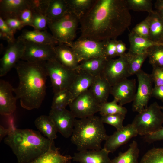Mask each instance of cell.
<instances>
[{
    "label": "cell",
    "instance_id": "1",
    "mask_svg": "<svg viewBox=\"0 0 163 163\" xmlns=\"http://www.w3.org/2000/svg\"><path fill=\"white\" fill-rule=\"evenodd\" d=\"M125 0H95L80 19L79 38L99 41L116 40L130 26Z\"/></svg>",
    "mask_w": 163,
    "mask_h": 163
},
{
    "label": "cell",
    "instance_id": "2",
    "mask_svg": "<svg viewBox=\"0 0 163 163\" xmlns=\"http://www.w3.org/2000/svg\"><path fill=\"white\" fill-rule=\"evenodd\" d=\"M46 62H30L19 60L14 68L19 83L13 88L17 100L21 107L28 110L40 107L46 94V85L48 76Z\"/></svg>",
    "mask_w": 163,
    "mask_h": 163
},
{
    "label": "cell",
    "instance_id": "3",
    "mask_svg": "<svg viewBox=\"0 0 163 163\" xmlns=\"http://www.w3.org/2000/svg\"><path fill=\"white\" fill-rule=\"evenodd\" d=\"M11 124V132L4 139V142L11 149L18 163H29L56 147L54 140L44 137L39 132L18 129L14 122Z\"/></svg>",
    "mask_w": 163,
    "mask_h": 163
},
{
    "label": "cell",
    "instance_id": "4",
    "mask_svg": "<svg viewBox=\"0 0 163 163\" xmlns=\"http://www.w3.org/2000/svg\"><path fill=\"white\" fill-rule=\"evenodd\" d=\"M108 136L100 117L94 115L76 119L71 141L78 152L99 150Z\"/></svg>",
    "mask_w": 163,
    "mask_h": 163
},
{
    "label": "cell",
    "instance_id": "5",
    "mask_svg": "<svg viewBox=\"0 0 163 163\" xmlns=\"http://www.w3.org/2000/svg\"><path fill=\"white\" fill-rule=\"evenodd\" d=\"M131 124L138 134L143 136L154 133L163 127V113L160 106L154 102L135 117Z\"/></svg>",
    "mask_w": 163,
    "mask_h": 163
},
{
    "label": "cell",
    "instance_id": "6",
    "mask_svg": "<svg viewBox=\"0 0 163 163\" xmlns=\"http://www.w3.org/2000/svg\"><path fill=\"white\" fill-rule=\"evenodd\" d=\"M79 23L78 17L69 10L60 18L48 23V26L59 44L69 46L76 37Z\"/></svg>",
    "mask_w": 163,
    "mask_h": 163
},
{
    "label": "cell",
    "instance_id": "7",
    "mask_svg": "<svg viewBox=\"0 0 163 163\" xmlns=\"http://www.w3.org/2000/svg\"><path fill=\"white\" fill-rule=\"evenodd\" d=\"M45 67L54 94L69 90L78 73L77 70L67 68L56 59L46 62Z\"/></svg>",
    "mask_w": 163,
    "mask_h": 163
},
{
    "label": "cell",
    "instance_id": "8",
    "mask_svg": "<svg viewBox=\"0 0 163 163\" xmlns=\"http://www.w3.org/2000/svg\"><path fill=\"white\" fill-rule=\"evenodd\" d=\"M69 106L76 118L82 119L99 112L100 104L88 89L74 99Z\"/></svg>",
    "mask_w": 163,
    "mask_h": 163
},
{
    "label": "cell",
    "instance_id": "9",
    "mask_svg": "<svg viewBox=\"0 0 163 163\" xmlns=\"http://www.w3.org/2000/svg\"><path fill=\"white\" fill-rule=\"evenodd\" d=\"M136 75L138 86L132 105L133 111L140 113L148 107L149 101L152 97L153 83L151 74L141 69Z\"/></svg>",
    "mask_w": 163,
    "mask_h": 163
},
{
    "label": "cell",
    "instance_id": "10",
    "mask_svg": "<svg viewBox=\"0 0 163 163\" xmlns=\"http://www.w3.org/2000/svg\"><path fill=\"white\" fill-rule=\"evenodd\" d=\"M69 46L75 51L80 62L93 58H107L104 50V41L79 37Z\"/></svg>",
    "mask_w": 163,
    "mask_h": 163
},
{
    "label": "cell",
    "instance_id": "11",
    "mask_svg": "<svg viewBox=\"0 0 163 163\" xmlns=\"http://www.w3.org/2000/svg\"><path fill=\"white\" fill-rule=\"evenodd\" d=\"M101 75L111 86L130 76L126 53L116 59H107Z\"/></svg>",
    "mask_w": 163,
    "mask_h": 163
},
{
    "label": "cell",
    "instance_id": "12",
    "mask_svg": "<svg viewBox=\"0 0 163 163\" xmlns=\"http://www.w3.org/2000/svg\"><path fill=\"white\" fill-rule=\"evenodd\" d=\"M25 41V46L21 60L36 62L56 59L54 49L55 46Z\"/></svg>",
    "mask_w": 163,
    "mask_h": 163
},
{
    "label": "cell",
    "instance_id": "13",
    "mask_svg": "<svg viewBox=\"0 0 163 163\" xmlns=\"http://www.w3.org/2000/svg\"><path fill=\"white\" fill-rule=\"evenodd\" d=\"M25 46V41L18 37L8 43L0 60V76L6 75L21 59Z\"/></svg>",
    "mask_w": 163,
    "mask_h": 163
},
{
    "label": "cell",
    "instance_id": "14",
    "mask_svg": "<svg viewBox=\"0 0 163 163\" xmlns=\"http://www.w3.org/2000/svg\"><path fill=\"white\" fill-rule=\"evenodd\" d=\"M49 116L58 132L65 138L71 137L76 119L70 110L66 108L51 109Z\"/></svg>",
    "mask_w": 163,
    "mask_h": 163
},
{
    "label": "cell",
    "instance_id": "15",
    "mask_svg": "<svg viewBox=\"0 0 163 163\" xmlns=\"http://www.w3.org/2000/svg\"><path fill=\"white\" fill-rule=\"evenodd\" d=\"M136 91L135 79H125L111 87L110 94L121 106L133 101Z\"/></svg>",
    "mask_w": 163,
    "mask_h": 163
},
{
    "label": "cell",
    "instance_id": "16",
    "mask_svg": "<svg viewBox=\"0 0 163 163\" xmlns=\"http://www.w3.org/2000/svg\"><path fill=\"white\" fill-rule=\"evenodd\" d=\"M138 133L131 123L117 130L108 136L105 141L104 148L109 153H113L122 145L128 142L132 138L138 135Z\"/></svg>",
    "mask_w": 163,
    "mask_h": 163
},
{
    "label": "cell",
    "instance_id": "17",
    "mask_svg": "<svg viewBox=\"0 0 163 163\" xmlns=\"http://www.w3.org/2000/svg\"><path fill=\"white\" fill-rule=\"evenodd\" d=\"M13 88L8 82L0 80V114L2 116L12 115L16 110L17 99L12 94Z\"/></svg>",
    "mask_w": 163,
    "mask_h": 163
},
{
    "label": "cell",
    "instance_id": "18",
    "mask_svg": "<svg viewBox=\"0 0 163 163\" xmlns=\"http://www.w3.org/2000/svg\"><path fill=\"white\" fill-rule=\"evenodd\" d=\"M110 153L104 148L99 150H88L75 153L73 161L79 163H111Z\"/></svg>",
    "mask_w": 163,
    "mask_h": 163
},
{
    "label": "cell",
    "instance_id": "19",
    "mask_svg": "<svg viewBox=\"0 0 163 163\" xmlns=\"http://www.w3.org/2000/svg\"><path fill=\"white\" fill-rule=\"evenodd\" d=\"M56 60L65 67L76 70L80 62L72 49L64 44H59L54 46Z\"/></svg>",
    "mask_w": 163,
    "mask_h": 163
},
{
    "label": "cell",
    "instance_id": "20",
    "mask_svg": "<svg viewBox=\"0 0 163 163\" xmlns=\"http://www.w3.org/2000/svg\"><path fill=\"white\" fill-rule=\"evenodd\" d=\"M30 6V0H1L0 17L4 20L17 18L18 14Z\"/></svg>",
    "mask_w": 163,
    "mask_h": 163
},
{
    "label": "cell",
    "instance_id": "21",
    "mask_svg": "<svg viewBox=\"0 0 163 163\" xmlns=\"http://www.w3.org/2000/svg\"><path fill=\"white\" fill-rule=\"evenodd\" d=\"M111 86L102 75L95 77L89 90L101 104L107 101Z\"/></svg>",
    "mask_w": 163,
    "mask_h": 163
},
{
    "label": "cell",
    "instance_id": "22",
    "mask_svg": "<svg viewBox=\"0 0 163 163\" xmlns=\"http://www.w3.org/2000/svg\"><path fill=\"white\" fill-rule=\"evenodd\" d=\"M25 41L53 46L59 44L53 35L46 30H23L18 37Z\"/></svg>",
    "mask_w": 163,
    "mask_h": 163
},
{
    "label": "cell",
    "instance_id": "23",
    "mask_svg": "<svg viewBox=\"0 0 163 163\" xmlns=\"http://www.w3.org/2000/svg\"><path fill=\"white\" fill-rule=\"evenodd\" d=\"M78 71L75 79L68 90L72 95L73 100L89 89L95 77L86 72Z\"/></svg>",
    "mask_w": 163,
    "mask_h": 163
},
{
    "label": "cell",
    "instance_id": "24",
    "mask_svg": "<svg viewBox=\"0 0 163 163\" xmlns=\"http://www.w3.org/2000/svg\"><path fill=\"white\" fill-rule=\"evenodd\" d=\"M128 37L130 47L128 52L132 53H144L151 46L163 44L141 37L132 31L129 34Z\"/></svg>",
    "mask_w": 163,
    "mask_h": 163
},
{
    "label": "cell",
    "instance_id": "25",
    "mask_svg": "<svg viewBox=\"0 0 163 163\" xmlns=\"http://www.w3.org/2000/svg\"><path fill=\"white\" fill-rule=\"evenodd\" d=\"M107 59L98 57L84 60L80 62L76 70L86 72L94 77L101 75Z\"/></svg>",
    "mask_w": 163,
    "mask_h": 163
},
{
    "label": "cell",
    "instance_id": "26",
    "mask_svg": "<svg viewBox=\"0 0 163 163\" xmlns=\"http://www.w3.org/2000/svg\"><path fill=\"white\" fill-rule=\"evenodd\" d=\"M149 26V39L161 43L163 38V21L155 10L147 17Z\"/></svg>",
    "mask_w": 163,
    "mask_h": 163
},
{
    "label": "cell",
    "instance_id": "27",
    "mask_svg": "<svg viewBox=\"0 0 163 163\" xmlns=\"http://www.w3.org/2000/svg\"><path fill=\"white\" fill-rule=\"evenodd\" d=\"M59 150L51 149L29 163H71L72 157L62 155Z\"/></svg>",
    "mask_w": 163,
    "mask_h": 163
},
{
    "label": "cell",
    "instance_id": "28",
    "mask_svg": "<svg viewBox=\"0 0 163 163\" xmlns=\"http://www.w3.org/2000/svg\"><path fill=\"white\" fill-rule=\"evenodd\" d=\"M66 0H49L46 16L48 23L63 17L69 10Z\"/></svg>",
    "mask_w": 163,
    "mask_h": 163
},
{
    "label": "cell",
    "instance_id": "29",
    "mask_svg": "<svg viewBox=\"0 0 163 163\" xmlns=\"http://www.w3.org/2000/svg\"><path fill=\"white\" fill-rule=\"evenodd\" d=\"M34 124L37 128L50 140H54L57 138L58 131L49 115L39 116L35 119Z\"/></svg>",
    "mask_w": 163,
    "mask_h": 163
},
{
    "label": "cell",
    "instance_id": "30",
    "mask_svg": "<svg viewBox=\"0 0 163 163\" xmlns=\"http://www.w3.org/2000/svg\"><path fill=\"white\" fill-rule=\"evenodd\" d=\"M139 151L137 143L133 140L126 151L120 152L117 156L111 160V163H139Z\"/></svg>",
    "mask_w": 163,
    "mask_h": 163
},
{
    "label": "cell",
    "instance_id": "31",
    "mask_svg": "<svg viewBox=\"0 0 163 163\" xmlns=\"http://www.w3.org/2000/svg\"><path fill=\"white\" fill-rule=\"evenodd\" d=\"M95 0H66L69 10L80 19L90 8Z\"/></svg>",
    "mask_w": 163,
    "mask_h": 163
},
{
    "label": "cell",
    "instance_id": "32",
    "mask_svg": "<svg viewBox=\"0 0 163 163\" xmlns=\"http://www.w3.org/2000/svg\"><path fill=\"white\" fill-rule=\"evenodd\" d=\"M128 62L129 70L130 76L136 74L141 69V67L148 57L147 51L141 53H126Z\"/></svg>",
    "mask_w": 163,
    "mask_h": 163
},
{
    "label": "cell",
    "instance_id": "33",
    "mask_svg": "<svg viewBox=\"0 0 163 163\" xmlns=\"http://www.w3.org/2000/svg\"><path fill=\"white\" fill-rule=\"evenodd\" d=\"M149 62L152 68H163V44L153 46L147 50Z\"/></svg>",
    "mask_w": 163,
    "mask_h": 163
},
{
    "label": "cell",
    "instance_id": "34",
    "mask_svg": "<svg viewBox=\"0 0 163 163\" xmlns=\"http://www.w3.org/2000/svg\"><path fill=\"white\" fill-rule=\"evenodd\" d=\"M72 95L68 90H65L54 94L51 109L66 108L72 101Z\"/></svg>",
    "mask_w": 163,
    "mask_h": 163
},
{
    "label": "cell",
    "instance_id": "35",
    "mask_svg": "<svg viewBox=\"0 0 163 163\" xmlns=\"http://www.w3.org/2000/svg\"><path fill=\"white\" fill-rule=\"evenodd\" d=\"M117 103L113 99L112 101H107L101 104L99 112L101 116L119 114L126 115L127 112V109Z\"/></svg>",
    "mask_w": 163,
    "mask_h": 163
},
{
    "label": "cell",
    "instance_id": "36",
    "mask_svg": "<svg viewBox=\"0 0 163 163\" xmlns=\"http://www.w3.org/2000/svg\"><path fill=\"white\" fill-rule=\"evenodd\" d=\"M139 163H163V147H154L149 149Z\"/></svg>",
    "mask_w": 163,
    "mask_h": 163
},
{
    "label": "cell",
    "instance_id": "37",
    "mask_svg": "<svg viewBox=\"0 0 163 163\" xmlns=\"http://www.w3.org/2000/svg\"><path fill=\"white\" fill-rule=\"evenodd\" d=\"M129 10L144 11L149 13L153 12L152 3L151 0H125Z\"/></svg>",
    "mask_w": 163,
    "mask_h": 163
},
{
    "label": "cell",
    "instance_id": "38",
    "mask_svg": "<svg viewBox=\"0 0 163 163\" xmlns=\"http://www.w3.org/2000/svg\"><path fill=\"white\" fill-rule=\"evenodd\" d=\"M126 115L115 114L101 116V120L102 122L113 126L117 130H120L123 127V122Z\"/></svg>",
    "mask_w": 163,
    "mask_h": 163
},
{
    "label": "cell",
    "instance_id": "39",
    "mask_svg": "<svg viewBox=\"0 0 163 163\" xmlns=\"http://www.w3.org/2000/svg\"><path fill=\"white\" fill-rule=\"evenodd\" d=\"M48 23V21L45 15L34 11L31 26L34 30H46Z\"/></svg>",
    "mask_w": 163,
    "mask_h": 163
},
{
    "label": "cell",
    "instance_id": "40",
    "mask_svg": "<svg viewBox=\"0 0 163 163\" xmlns=\"http://www.w3.org/2000/svg\"><path fill=\"white\" fill-rule=\"evenodd\" d=\"M16 31L10 28L4 20L0 17V38L6 40L8 43L13 42L15 39L14 34Z\"/></svg>",
    "mask_w": 163,
    "mask_h": 163
},
{
    "label": "cell",
    "instance_id": "41",
    "mask_svg": "<svg viewBox=\"0 0 163 163\" xmlns=\"http://www.w3.org/2000/svg\"><path fill=\"white\" fill-rule=\"evenodd\" d=\"M131 31L141 37L149 39V26L147 18L136 25Z\"/></svg>",
    "mask_w": 163,
    "mask_h": 163
},
{
    "label": "cell",
    "instance_id": "42",
    "mask_svg": "<svg viewBox=\"0 0 163 163\" xmlns=\"http://www.w3.org/2000/svg\"><path fill=\"white\" fill-rule=\"evenodd\" d=\"M49 0H30V6L35 12L46 15Z\"/></svg>",
    "mask_w": 163,
    "mask_h": 163
},
{
    "label": "cell",
    "instance_id": "43",
    "mask_svg": "<svg viewBox=\"0 0 163 163\" xmlns=\"http://www.w3.org/2000/svg\"><path fill=\"white\" fill-rule=\"evenodd\" d=\"M33 12L34 11L29 6L21 11L17 18L23 23L24 26H31Z\"/></svg>",
    "mask_w": 163,
    "mask_h": 163
},
{
    "label": "cell",
    "instance_id": "44",
    "mask_svg": "<svg viewBox=\"0 0 163 163\" xmlns=\"http://www.w3.org/2000/svg\"><path fill=\"white\" fill-rule=\"evenodd\" d=\"M117 40H110L104 41V50L108 59H113L117 56Z\"/></svg>",
    "mask_w": 163,
    "mask_h": 163
},
{
    "label": "cell",
    "instance_id": "45",
    "mask_svg": "<svg viewBox=\"0 0 163 163\" xmlns=\"http://www.w3.org/2000/svg\"><path fill=\"white\" fill-rule=\"evenodd\" d=\"M151 74L155 86L163 85V68L153 67Z\"/></svg>",
    "mask_w": 163,
    "mask_h": 163
},
{
    "label": "cell",
    "instance_id": "46",
    "mask_svg": "<svg viewBox=\"0 0 163 163\" xmlns=\"http://www.w3.org/2000/svg\"><path fill=\"white\" fill-rule=\"evenodd\" d=\"M144 141L149 143L163 140V127L158 130L143 136Z\"/></svg>",
    "mask_w": 163,
    "mask_h": 163
},
{
    "label": "cell",
    "instance_id": "47",
    "mask_svg": "<svg viewBox=\"0 0 163 163\" xmlns=\"http://www.w3.org/2000/svg\"><path fill=\"white\" fill-rule=\"evenodd\" d=\"M4 20L10 28L16 31L21 30L24 26L23 23L17 18H8Z\"/></svg>",
    "mask_w": 163,
    "mask_h": 163
},
{
    "label": "cell",
    "instance_id": "48",
    "mask_svg": "<svg viewBox=\"0 0 163 163\" xmlns=\"http://www.w3.org/2000/svg\"><path fill=\"white\" fill-rule=\"evenodd\" d=\"M152 97L163 101V85L155 86L152 90Z\"/></svg>",
    "mask_w": 163,
    "mask_h": 163
},
{
    "label": "cell",
    "instance_id": "49",
    "mask_svg": "<svg viewBox=\"0 0 163 163\" xmlns=\"http://www.w3.org/2000/svg\"><path fill=\"white\" fill-rule=\"evenodd\" d=\"M116 47L117 56H121L126 53L127 49L126 45L122 41L117 40Z\"/></svg>",
    "mask_w": 163,
    "mask_h": 163
},
{
    "label": "cell",
    "instance_id": "50",
    "mask_svg": "<svg viewBox=\"0 0 163 163\" xmlns=\"http://www.w3.org/2000/svg\"><path fill=\"white\" fill-rule=\"evenodd\" d=\"M9 128H6L2 125L0 126V140L2 141L3 138L6 136H8L10 133L11 129V126L9 123Z\"/></svg>",
    "mask_w": 163,
    "mask_h": 163
},
{
    "label": "cell",
    "instance_id": "51",
    "mask_svg": "<svg viewBox=\"0 0 163 163\" xmlns=\"http://www.w3.org/2000/svg\"><path fill=\"white\" fill-rule=\"evenodd\" d=\"M155 8L157 9L163 8V0H158L155 4Z\"/></svg>",
    "mask_w": 163,
    "mask_h": 163
},
{
    "label": "cell",
    "instance_id": "52",
    "mask_svg": "<svg viewBox=\"0 0 163 163\" xmlns=\"http://www.w3.org/2000/svg\"><path fill=\"white\" fill-rule=\"evenodd\" d=\"M155 11L163 21V8L157 9Z\"/></svg>",
    "mask_w": 163,
    "mask_h": 163
},
{
    "label": "cell",
    "instance_id": "53",
    "mask_svg": "<svg viewBox=\"0 0 163 163\" xmlns=\"http://www.w3.org/2000/svg\"><path fill=\"white\" fill-rule=\"evenodd\" d=\"M161 109L162 110V112L163 113V106H160Z\"/></svg>",
    "mask_w": 163,
    "mask_h": 163
},
{
    "label": "cell",
    "instance_id": "54",
    "mask_svg": "<svg viewBox=\"0 0 163 163\" xmlns=\"http://www.w3.org/2000/svg\"><path fill=\"white\" fill-rule=\"evenodd\" d=\"M160 43L163 44V38Z\"/></svg>",
    "mask_w": 163,
    "mask_h": 163
}]
</instances>
